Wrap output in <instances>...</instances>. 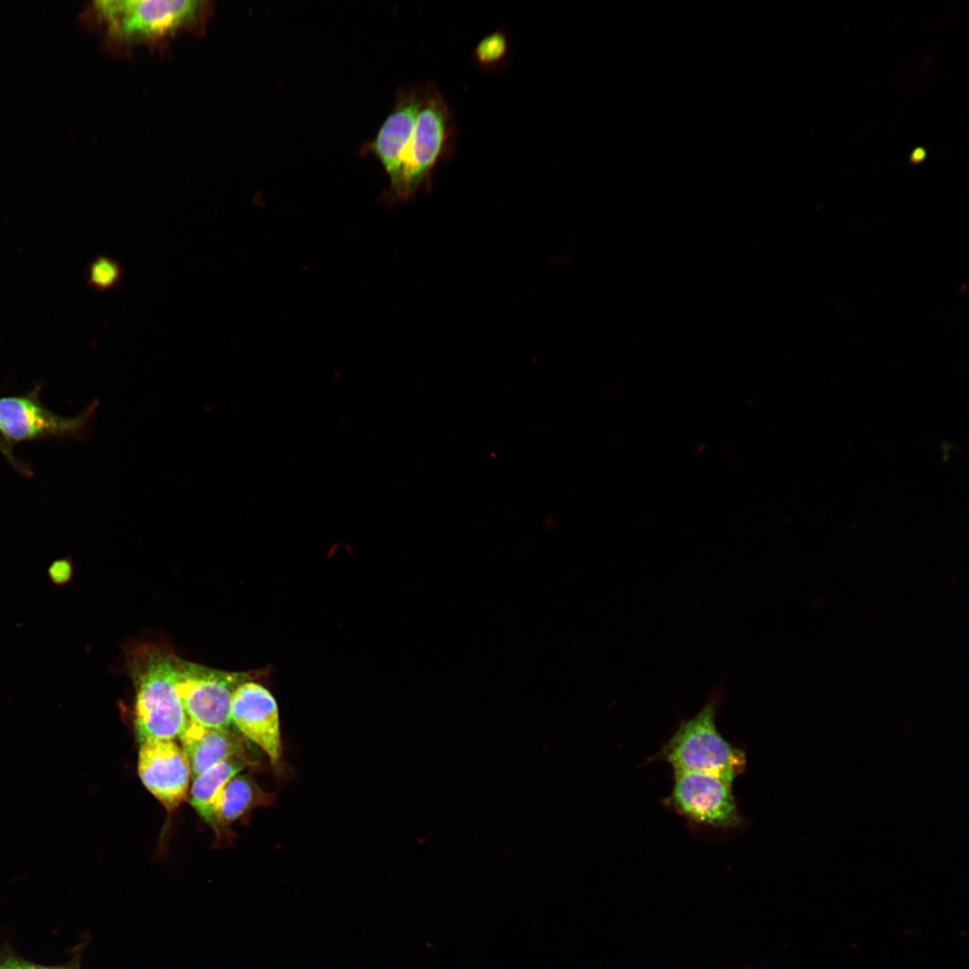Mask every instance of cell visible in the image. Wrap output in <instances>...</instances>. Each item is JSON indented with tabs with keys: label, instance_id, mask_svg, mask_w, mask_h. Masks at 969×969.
<instances>
[{
	"label": "cell",
	"instance_id": "6da1fadb",
	"mask_svg": "<svg viewBox=\"0 0 969 969\" xmlns=\"http://www.w3.org/2000/svg\"><path fill=\"white\" fill-rule=\"evenodd\" d=\"M214 13L207 0H102L82 13L105 48L129 54L136 48H164L184 33H200Z\"/></svg>",
	"mask_w": 969,
	"mask_h": 969
},
{
	"label": "cell",
	"instance_id": "7a4b0ae2",
	"mask_svg": "<svg viewBox=\"0 0 969 969\" xmlns=\"http://www.w3.org/2000/svg\"><path fill=\"white\" fill-rule=\"evenodd\" d=\"M175 654L156 645L136 648L129 657L135 689V726L138 741L173 740L188 723L178 691Z\"/></svg>",
	"mask_w": 969,
	"mask_h": 969
},
{
	"label": "cell",
	"instance_id": "3957f363",
	"mask_svg": "<svg viewBox=\"0 0 969 969\" xmlns=\"http://www.w3.org/2000/svg\"><path fill=\"white\" fill-rule=\"evenodd\" d=\"M716 692L692 718L683 721L664 746L661 755L677 773H701L730 781L746 767L745 753L728 742L716 727L720 704Z\"/></svg>",
	"mask_w": 969,
	"mask_h": 969
},
{
	"label": "cell",
	"instance_id": "277c9868",
	"mask_svg": "<svg viewBox=\"0 0 969 969\" xmlns=\"http://www.w3.org/2000/svg\"><path fill=\"white\" fill-rule=\"evenodd\" d=\"M453 123L449 107L432 83L422 86L419 110L410 142L402 158L397 189L385 201H406L429 188L432 172L450 151Z\"/></svg>",
	"mask_w": 969,
	"mask_h": 969
},
{
	"label": "cell",
	"instance_id": "5b68a950",
	"mask_svg": "<svg viewBox=\"0 0 969 969\" xmlns=\"http://www.w3.org/2000/svg\"><path fill=\"white\" fill-rule=\"evenodd\" d=\"M41 386L21 395L0 397V434L9 444L44 439L87 441L92 433L94 413L100 401L92 400L74 416H62L46 407L39 398Z\"/></svg>",
	"mask_w": 969,
	"mask_h": 969
},
{
	"label": "cell",
	"instance_id": "8992f818",
	"mask_svg": "<svg viewBox=\"0 0 969 969\" xmlns=\"http://www.w3.org/2000/svg\"><path fill=\"white\" fill-rule=\"evenodd\" d=\"M177 665L178 691L188 719L205 728L229 729L233 694L251 679V673L212 668L179 657Z\"/></svg>",
	"mask_w": 969,
	"mask_h": 969
},
{
	"label": "cell",
	"instance_id": "52a82bcc",
	"mask_svg": "<svg viewBox=\"0 0 969 969\" xmlns=\"http://www.w3.org/2000/svg\"><path fill=\"white\" fill-rule=\"evenodd\" d=\"M732 783L707 773H677L668 800L677 811L694 822L731 828L741 822Z\"/></svg>",
	"mask_w": 969,
	"mask_h": 969
},
{
	"label": "cell",
	"instance_id": "ba28073f",
	"mask_svg": "<svg viewBox=\"0 0 969 969\" xmlns=\"http://www.w3.org/2000/svg\"><path fill=\"white\" fill-rule=\"evenodd\" d=\"M422 86L403 85L395 95L391 111L375 137L361 148L362 155H373L384 168L389 185L384 198L397 188L401 177L402 158L412 137L420 101Z\"/></svg>",
	"mask_w": 969,
	"mask_h": 969
},
{
	"label": "cell",
	"instance_id": "9c48e42d",
	"mask_svg": "<svg viewBox=\"0 0 969 969\" xmlns=\"http://www.w3.org/2000/svg\"><path fill=\"white\" fill-rule=\"evenodd\" d=\"M137 769L143 784L168 811L186 799L190 765L183 749L173 740L141 741Z\"/></svg>",
	"mask_w": 969,
	"mask_h": 969
},
{
	"label": "cell",
	"instance_id": "30bf717a",
	"mask_svg": "<svg viewBox=\"0 0 969 969\" xmlns=\"http://www.w3.org/2000/svg\"><path fill=\"white\" fill-rule=\"evenodd\" d=\"M231 722L258 746L276 765L282 756L279 712L276 701L262 685L247 680L235 690Z\"/></svg>",
	"mask_w": 969,
	"mask_h": 969
},
{
	"label": "cell",
	"instance_id": "8fae6325",
	"mask_svg": "<svg viewBox=\"0 0 969 969\" xmlns=\"http://www.w3.org/2000/svg\"><path fill=\"white\" fill-rule=\"evenodd\" d=\"M179 738L193 779L217 763L248 753L240 735L229 729L205 728L189 720Z\"/></svg>",
	"mask_w": 969,
	"mask_h": 969
},
{
	"label": "cell",
	"instance_id": "7c38bea8",
	"mask_svg": "<svg viewBox=\"0 0 969 969\" xmlns=\"http://www.w3.org/2000/svg\"><path fill=\"white\" fill-rule=\"evenodd\" d=\"M255 762L248 753L215 764L193 779L189 803L202 818L214 826V808L227 782Z\"/></svg>",
	"mask_w": 969,
	"mask_h": 969
},
{
	"label": "cell",
	"instance_id": "4fadbf2b",
	"mask_svg": "<svg viewBox=\"0 0 969 969\" xmlns=\"http://www.w3.org/2000/svg\"><path fill=\"white\" fill-rule=\"evenodd\" d=\"M272 799L250 776L238 774L227 782L215 802L214 826L229 825L255 808L272 804Z\"/></svg>",
	"mask_w": 969,
	"mask_h": 969
},
{
	"label": "cell",
	"instance_id": "5bb4252c",
	"mask_svg": "<svg viewBox=\"0 0 969 969\" xmlns=\"http://www.w3.org/2000/svg\"><path fill=\"white\" fill-rule=\"evenodd\" d=\"M123 275L124 269L121 264L106 255L95 257L86 269L87 285L100 292H109L118 287Z\"/></svg>",
	"mask_w": 969,
	"mask_h": 969
},
{
	"label": "cell",
	"instance_id": "9a60e30c",
	"mask_svg": "<svg viewBox=\"0 0 969 969\" xmlns=\"http://www.w3.org/2000/svg\"><path fill=\"white\" fill-rule=\"evenodd\" d=\"M508 49L507 39L501 31L484 37L476 47V60L484 65H494L501 61Z\"/></svg>",
	"mask_w": 969,
	"mask_h": 969
},
{
	"label": "cell",
	"instance_id": "2e32d148",
	"mask_svg": "<svg viewBox=\"0 0 969 969\" xmlns=\"http://www.w3.org/2000/svg\"><path fill=\"white\" fill-rule=\"evenodd\" d=\"M48 572L53 583L57 585L65 584L73 575L72 563L65 558L56 560L50 564Z\"/></svg>",
	"mask_w": 969,
	"mask_h": 969
},
{
	"label": "cell",
	"instance_id": "e0dca14e",
	"mask_svg": "<svg viewBox=\"0 0 969 969\" xmlns=\"http://www.w3.org/2000/svg\"><path fill=\"white\" fill-rule=\"evenodd\" d=\"M0 969H65L53 966H45L23 959L15 957L11 955L0 956Z\"/></svg>",
	"mask_w": 969,
	"mask_h": 969
},
{
	"label": "cell",
	"instance_id": "ac0fdd59",
	"mask_svg": "<svg viewBox=\"0 0 969 969\" xmlns=\"http://www.w3.org/2000/svg\"><path fill=\"white\" fill-rule=\"evenodd\" d=\"M0 452L5 457L8 462L14 467L16 471L24 476H30L32 472L31 467L25 462L17 458L13 452L12 446L9 445L0 434Z\"/></svg>",
	"mask_w": 969,
	"mask_h": 969
}]
</instances>
